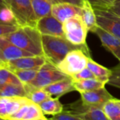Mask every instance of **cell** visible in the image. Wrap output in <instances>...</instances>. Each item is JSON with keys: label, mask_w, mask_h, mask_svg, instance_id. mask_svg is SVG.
Instances as JSON below:
<instances>
[{"label": "cell", "mask_w": 120, "mask_h": 120, "mask_svg": "<svg viewBox=\"0 0 120 120\" xmlns=\"http://www.w3.org/2000/svg\"><path fill=\"white\" fill-rule=\"evenodd\" d=\"M44 56L47 62L57 67L68 53L74 49H82L90 56L89 48L86 45H78L71 43L65 37L42 35Z\"/></svg>", "instance_id": "obj_1"}, {"label": "cell", "mask_w": 120, "mask_h": 120, "mask_svg": "<svg viewBox=\"0 0 120 120\" xmlns=\"http://www.w3.org/2000/svg\"><path fill=\"white\" fill-rule=\"evenodd\" d=\"M4 37L19 48L35 56H44L42 35L36 27L21 26Z\"/></svg>", "instance_id": "obj_2"}, {"label": "cell", "mask_w": 120, "mask_h": 120, "mask_svg": "<svg viewBox=\"0 0 120 120\" xmlns=\"http://www.w3.org/2000/svg\"><path fill=\"white\" fill-rule=\"evenodd\" d=\"M20 26L36 27L38 19L30 0H5Z\"/></svg>", "instance_id": "obj_3"}, {"label": "cell", "mask_w": 120, "mask_h": 120, "mask_svg": "<svg viewBox=\"0 0 120 120\" xmlns=\"http://www.w3.org/2000/svg\"><path fill=\"white\" fill-rule=\"evenodd\" d=\"M82 49H74L71 51L57 65V68L66 75L72 77L87 67L88 59Z\"/></svg>", "instance_id": "obj_4"}, {"label": "cell", "mask_w": 120, "mask_h": 120, "mask_svg": "<svg viewBox=\"0 0 120 120\" xmlns=\"http://www.w3.org/2000/svg\"><path fill=\"white\" fill-rule=\"evenodd\" d=\"M65 38L71 43L78 45H86L87 33L88 32L81 16H76L63 23Z\"/></svg>", "instance_id": "obj_5"}, {"label": "cell", "mask_w": 120, "mask_h": 120, "mask_svg": "<svg viewBox=\"0 0 120 120\" xmlns=\"http://www.w3.org/2000/svg\"><path fill=\"white\" fill-rule=\"evenodd\" d=\"M68 76L60 71L57 67L47 61L38 71L35 79L28 84L35 88H43Z\"/></svg>", "instance_id": "obj_6"}, {"label": "cell", "mask_w": 120, "mask_h": 120, "mask_svg": "<svg viewBox=\"0 0 120 120\" xmlns=\"http://www.w3.org/2000/svg\"><path fill=\"white\" fill-rule=\"evenodd\" d=\"M98 26L120 39V16L109 9H94Z\"/></svg>", "instance_id": "obj_7"}, {"label": "cell", "mask_w": 120, "mask_h": 120, "mask_svg": "<svg viewBox=\"0 0 120 120\" xmlns=\"http://www.w3.org/2000/svg\"><path fill=\"white\" fill-rule=\"evenodd\" d=\"M47 60L44 56H24L1 64L0 67H5L11 71L23 69L40 70V69L45 64Z\"/></svg>", "instance_id": "obj_8"}, {"label": "cell", "mask_w": 120, "mask_h": 120, "mask_svg": "<svg viewBox=\"0 0 120 120\" xmlns=\"http://www.w3.org/2000/svg\"><path fill=\"white\" fill-rule=\"evenodd\" d=\"M33 56L35 55L19 48L4 36H0V65L21 57Z\"/></svg>", "instance_id": "obj_9"}, {"label": "cell", "mask_w": 120, "mask_h": 120, "mask_svg": "<svg viewBox=\"0 0 120 120\" xmlns=\"http://www.w3.org/2000/svg\"><path fill=\"white\" fill-rule=\"evenodd\" d=\"M66 111L75 114L83 120H109L102 108L88 106L82 102L69 105V109Z\"/></svg>", "instance_id": "obj_10"}, {"label": "cell", "mask_w": 120, "mask_h": 120, "mask_svg": "<svg viewBox=\"0 0 120 120\" xmlns=\"http://www.w3.org/2000/svg\"><path fill=\"white\" fill-rule=\"evenodd\" d=\"M36 28L42 35L65 37L63 30V23L52 14L39 19Z\"/></svg>", "instance_id": "obj_11"}, {"label": "cell", "mask_w": 120, "mask_h": 120, "mask_svg": "<svg viewBox=\"0 0 120 120\" xmlns=\"http://www.w3.org/2000/svg\"><path fill=\"white\" fill-rule=\"evenodd\" d=\"M80 94L83 104L100 108H102L106 102L114 98L105 87L90 91L82 92Z\"/></svg>", "instance_id": "obj_12"}, {"label": "cell", "mask_w": 120, "mask_h": 120, "mask_svg": "<svg viewBox=\"0 0 120 120\" xmlns=\"http://www.w3.org/2000/svg\"><path fill=\"white\" fill-rule=\"evenodd\" d=\"M30 100L26 97H2L0 98V118L9 119L24 104Z\"/></svg>", "instance_id": "obj_13"}, {"label": "cell", "mask_w": 120, "mask_h": 120, "mask_svg": "<svg viewBox=\"0 0 120 120\" xmlns=\"http://www.w3.org/2000/svg\"><path fill=\"white\" fill-rule=\"evenodd\" d=\"M52 15L61 23L76 16L82 15V8L70 3H60L52 6Z\"/></svg>", "instance_id": "obj_14"}, {"label": "cell", "mask_w": 120, "mask_h": 120, "mask_svg": "<svg viewBox=\"0 0 120 120\" xmlns=\"http://www.w3.org/2000/svg\"><path fill=\"white\" fill-rule=\"evenodd\" d=\"M100 38L102 45L120 62V39L98 26L94 32Z\"/></svg>", "instance_id": "obj_15"}, {"label": "cell", "mask_w": 120, "mask_h": 120, "mask_svg": "<svg viewBox=\"0 0 120 120\" xmlns=\"http://www.w3.org/2000/svg\"><path fill=\"white\" fill-rule=\"evenodd\" d=\"M51 96L59 98L69 92L76 90L74 87V81L70 76L62 80L58 81L42 88Z\"/></svg>", "instance_id": "obj_16"}, {"label": "cell", "mask_w": 120, "mask_h": 120, "mask_svg": "<svg viewBox=\"0 0 120 120\" xmlns=\"http://www.w3.org/2000/svg\"><path fill=\"white\" fill-rule=\"evenodd\" d=\"M81 8H82L81 17L84 23L87 27L88 30L94 33L96 28L98 27L94 9L87 0H84L83 1V4Z\"/></svg>", "instance_id": "obj_17"}, {"label": "cell", "mask_w": 120, "mask_h": 120, "mask_svg": "<svg viewBox=\"0 0 120 120\" xmlns=\"http://www.w3.org/2000/svg\"><path fill=\"white\" fill-rule=\"evenodd\" d=\"M87 67L93 73L96 79L102 82H105V83H107L112 74V71L111 69H109L98 64L97 62L93 61L90 57H89L88 59Z\"/></svg>", "instance_id": "obj_18"}, {"label": "cell", "mask_w": 120, "mask_h": 120, "mask_svg": "<svg viewBox=\"0 0 120 120\" xmlns=\"http://www.w3.org/2000/svg\"><path fill=\"white\" fill-rule=\"evenodd\" d=\"M44 114L55 115L63 112L64 106L59 100V98H50L39 104Z\"/></svg>", "instance_id": "obj_19"}, {"label": "cell", "mask_w": 120, "mask_h": 120, "mask_svg": "<svg viewBox=\"0 0 120 120\" xmlns=\"http://www.w3.org/2000/svg\"><path fill=\"white\" fill-rule=\"evenodd\" d=\"M23 86L26 92V98L38 105L52 98V96L42 88H35L29 84H24Z\"/></svg>", "instance_id": "obj_20"}, {"label": "cell", "mask_w": 120, "mask_h": 120, "mask_svg": "<svg viewBox=\"0 0 120 120\" xmlns=\"http://www.w3.org/2000/svg\"><path fill=\"white\" fill-rule=\"evenodd\" d=\"M2 97H26L23 85L0 84V98Z\"/></svg>", "instance_id": "obj_21"}, {"label": "cell", "mask_w": 120, "mask_h": 120, "mask_svg": "<svg viewBox=\"0 0 120 120\" xmlns=\"http://www.w3.org/2000/svg\"><path fill=\"white\" fill-rule=\"evenodd\" d=\"M105 82H102L98 79H90L74 81L75 89L79 93L99 89L105 87Z\"/></svg>", "instance_id": "obj_22"}, {"label": "cell", "mask_w": 120, "mask_h": 120, "mask_svg": "<svg viewBox=\"0 0 120 120\" xmlns=\"http://www.w3.org/2000/svg\"><path fill=\"white\" fill-rule=\"evenodd\" d=\"M30 2L38 20L52 14V5L47 0H30Z\"/></svg>", "instance_id": "obj_23"}, {"label": "cell", "mask_w": 120, "mask_h": 120, "mask_svg": "<svg viewBox=\"0 0 120 120\" xmlns=\"http://www.w3.org/2000/svg\"><path fill=\"white\" fill-rule=\"evenodd\" d=\"M102 109L109 120H120V100L114 98L105 104Z\"/></svg>", "instance_id": "obj_24"}, {"label": "cell", "mask_w": 120, "mask_h": 120, "mask_svg": "<svg viewBox=\"0 0 120 120\" xmlns=\"http://www.w3.org/2000/svg\"><path fill=\"white\" fill-rule=\"evenodd\" d=\"M0 84L23 85L12 71L3 67H0Z\"/></svg>", "instance_id": "obj_25"}, {"label": "cell", "mask_w": 120, "mask_h": 120, "mask_svg": "<svg viewBox=\"0 0 120 120\" xmlns=\"http://www.w3.org/2000/svg\"><path fill=\"white\" fill-rule=\"evenodd\" d=\"M39 70L35 69H23V70H15L12 72L18 77L21 82L24 84L30 83L33 81L38 75Z\"/></svg>", "instance_id": "obj_26"}, {"label": "cell", "mask_w": 120, "mask_h": 120, "mask_svg": "<svg viewBox=\"0 0 120 120\" xmlns=\"http://www.w3.org/2000/svg\"><path fill=\"white\" fill-rule=\"evenodd\" d=\"M44 116L45 114H43L40 105L30 100L26 114L22 120H35Z\"/></svg>", "instance_id": "obj_27"}, {"label": "cell", "mask_w": 120, "mask_h": 120, "mask_svg": "<svg viewBox=\"0 0 120 120\" xmlns=\"http://www.w3.org/2000/svg\"><path fill=\"white\" fill-rule=\"evenodd\" d=\"M0 21L7 24L19 26L11 9L9 7L0 9Z\"/></svg>", "instance_id": "obj_28"}, {"label": "cell", "mask_w": 120, "mask_h": 120, "mask_svg": "<svg viewBox=\"0 0 120 120\" xmlns=\"http://www.w3.org/2000/svg\"><path fill=\"white\" fill-rule=\"evenodd\" d=\"M93 9H109L120 0H87Z\"/></svg>", "instance_id": "obj_29"}, {"label": "cell", "mask_w": 120, "mask_h": 120, "mask_svg": "<svg viewBox=\"0 0 120 120\" xmlns=\"http://www.w3.org/2000/svg\"><path fill=\"white\" fill-rule=\"evenodd\" d=\"M48 120H83L79 116L68 111H64L59 114L53 115Z\"/></svg>", "instance_id": "obj_30"}, {"label": "cell", "mask_w": 120, "mask_h": 120, "mask_svg": "<svg viewBox=\"0 0 120 120\" xmlns=\"http://www.w3.org/2000/svg\"><path fill=\"white\" fill-rule=\"evenodd\" d=\"M71 78L73 79V80L74 81L86 80V79H96V77L95 76L93 73L88 67L85 68L84 69H83L79 73L75 74Z\"/></svg>", "instance_id": "obj_31"}, {"label": "cell", "mask_w": 120, "mask_h": 120, "mask_svg": "<svg viewBox=\"0 0 120 120\" xmlns=\"http://www.w3.org/2000/svg\"><path fill=\"white\" fill-rule=\"evenodd\" d=\"M112 71V74L107 83L110 86L120 88V67H116Z\"/></svg>", "instance_id": "obj_32"}, {"label": "cell", "mask_w": 120, "mask_h": 120, "mask_svg": "<svg viewBox=\"0 0 120 120\" xmlns=\"http://www.w3.org/2000/svg\"><path fill=\"white\" fill-rule=\"evenodd\" d=\"M21 27L18 25H12V24H7L0 21V36H5L9 33L15 32Z\"/></svg>", "instance_id": "obj_33"}, {"label": "cell", "mask_w": 120, "mask_h": 120, "mask_svg": "<svg viewBox=\"0 0 120 120\" xmlns=\"http://www.w3.org/2000/svg\"><path fill=\"white\" fill-rule=\"evenodd\" d=\"M30 102V100L26 104H24L23 105L21 106V107L13 115H11L9 119L7 120H22L23 118L24 117V116L26 114V112L28 110V105H29V102Z\"/></svg>", "instance_id": "obj_34"}, {"label": "cell", "mask_w": 120, "mask_h": 120, "mask_svg": "<svg viewBox=\"0 0 120 120\" xmlns=\"http://www.w3.org/2000/svg\"><path fill=\"white\" fill-rule=\"evenodd\" d=\"M52 5L60 3H70L79 7H82L84 0H47Z\"/></svg>", "instance_id": "obj_35"}, {"label": "cell", "mask_w": 120, "mask_h": 120, "mask_svg": "<svg viewBox=\"0 0 120 120\" xmlns=\"http://www.w3.org/2000/svg\"><path fill=\"white\" fill-rule=\"evenodd\" d=\"M109 9L111 10V11H112L113 12L116 13L117 15H119L120 16V1H119L118 2H116V4H114Z\"/></svg>", "instance_id": "obj_36"}, {"label": "cell", "mask_w": 120, "mask_h": 120, "mask_svg": "<svg viewBox=\"0 0 120 120\" xmlns=\"http://www.w3.org/2000/svg\"><path fill=\"white\" fill-rule=\"evenodd\" d=\"M6 7H9V6L5 0H0V9Z\"/></svg>", "instance_id": "obj_37"}, {"label": "cell", "mask_w": 120, "mask_h": 120, "mask_svg": "<svg viewBox=\"0 0 120 120\" xmlns=\"http://www.w3.org/2000/svg\"><path fill=\"white\" fill-rule=\"evenodd\" d=\"M35 120H48V119H47L45 116L41 117V118H39V119H35Z\"/></svg>", "instance_id": "obj_38"}, {"label": "cell", "mask_w": 120, "mask_h": 120, "mask_svg": "<svg viewBox=\"0 0 120 120\" xmlns=\"http://www.w3.org/2000/svg\"><path fill=\"white\" fill-rule=\"evenodd\" d=\"M0 120H6V119H2V118H0Z\"/></svg>", "instance_id": "obj_39"}]
</instances>
